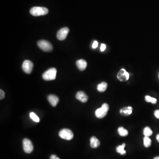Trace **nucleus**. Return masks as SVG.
Here are the masks:
<instances>
[{
    "mask_svg": "<svg viewBox=\"0 0 159 159\" xmlns=\"http://www.w3.org/2000/svg\"><path fill=\"white\" fill-rule=\"evenodd\" d=\"M133 110V108L131 106L124 107L121 109V110H120V113L121 115H122L124 116H127L131 115L132 113Z\"/></svg>",
    "mask_w": 159,
    "mask_h": 159,
    "instance_id": "12",
    "label": "nucleus"
},
{
    "mask_svg": "<svg viewBox=\"0 0 159 159\" xmlns=\"http://www.w3.org/2000/svg\"><path fill=\"white\" fill-rule=\"evenodd\" d=\"M23 147L24 151L27 153H31L34 148L32 141L27 139H25L23 140Z\"/></svg>",
    "mask_w": 159,
    "mask_h": 159,
    "instance_id": "6",
    "label": "nucleus"
},
{
    "mask_svg": "<svg viewBox=\"0 0 159 159\" xmlns=\"http://www.w3.org/2000/svg\"><path fill=\"white\" fill-rule=\"evenodd\" d=\"M98 42L96 41H95L93 42V44H92V48L94 49L98 47Z\"/></svg>",
    "mask_w": 159,
    "mask_h": 159,
    "instance_id": "23",
    "label": "nucleus"
},
{
    "mask_svg": "<svg viewBox=\"0 0 159 159\" xmlns=\"http://www.w3.org/2000/svg\"><path fill=\"white\" fill-rule=\"evenodd\" d=\"M57 69L54 68L48 69L43 73L42 77L44 80L47 81L54 80L56 79Z\"/></svg>",
    "mask_w": 159,
    "mask_h": 159,
    "instance_id": "3",
    "label": "nucleus"
},
{
    "mask_svg": "<svg viewBox=\"0 0 159 159\" xmlns=\"http://www.w3.org/2000/svg\"><path fill=\"white\" fill-rule=\"evenodd\" d=\"M108 87V84L105 82H103L100 83V84L97 85V89L100 92H105Z\"/></svg>",
    "mask_w": 159,
    "mask_h": 159,
    "instance_id": "16",
    "label": "nucleus"
},
{
    "mask_svg": "<svg viewBox=\"0 0 159 159\" xmlns=\"http://www.w3.org/2000/svg\"></svg>",
    "mask_w": 159,
    "mask_h": 159,
    "instance_id": "29",
    "label": "nucleus"
},
{
    "mask_svg": "<svg viewBox=\"0 0 159 159\" xmlns=\"http://www.w3.org/2000/svg\"><path fill=\"white\" fill-rule=\"evenodd\" d=\"M143 134L144 136H151L152 135V131L149 127H145L143 129Z\"/></svg>",
    "mask_w": 159,
    "mask_h": 159,
    "instance_id": "19",
    "label": "nucleus"
},
{
    "mask_svg": "<svg viewBox=\"0 0 159 159\" xmlns=\"http://www.w3.org/2000/svg\"><path fill=\"white\" fill-rule=\"evenodd\" d=\"M0 99L1 100H2V99H4V97H5V92H4V91L3 90L1 89L0 90Z\"/></svg>",
    "mask_w": 159,
    "mask_h": 159,
    "instance_id": "22",
    "label": "nucleus"
},
{
    "mask_svg": "<svg viewBox=\"0 0 159 159\" xmlns=\"http://www.w3.org/2000/svg\"><path fill=\"white\" fill-rule=\"evenodd\" d=\"M109 106L107 103H104L100 108L97 109L95 111L96 117L99 119H102L105 117L108 111Z\"/></svg>",
    "mask_w": 159,
    "mask_h": 159,
    "instance_id": "1",
    "label": "nucleus"
},
{
    "mask_svg": "<svg viewBox=\"0 0 159 159\" xmlns=\"http://www.w3.org/2000/svg\"><path fill=\"white\" fill-rule=\"evenodd\" d=\"M76 98L82 103H85L88 100V96L83 91L77 92L76 95Z\"/></svg>",
    "mask_w": 159,
    "mask_h": 159,
    "instance_id": "10",
    "label": "nucleus"
},
{
    "mask_svg": "<svg viewBox=\"0 0 159 159\" xmlns=\"http://www.w3.org/2000/svg\"><path fill=\"white\" fill-rule=\"evenodd\" d=\"M153 159H159V156H156Z\"/></svg>",
    "mask_w": 159,
    "mask_h": 159,
    "instance_id": "28",
    "label": "nucleus"
},
{
    "mask_svg": "<svg viewBox=\"0 0 159 159\" xmlns=\"http://www.w3.org/2000/svg\"><path fill=\"white\" fill-rule=\"evenodd\" d=\"M30 118L35 122L36 123H39L40 122V119L34 113L31 112L30 114Z\"/></svg>",
    "mask_w": 159,
    "mask_h": 159,
    "instance_id": "21",
    "label": "nucleus"
},
{
    "mask_svg": "<svg viewBox=\"0 0 159 159\" xmlns=\"http://www.w3.org/2000/svg\"><path fill=\"white\" fill-rule=\"evenodd\" d=\"M145 100L146 102L148 103H151L153 104H155L157 103V100L156 98L151 97L149 96H145Z\"/></svg>",
    "mask_w": 159,
    "mask_h": 159,
    "instance_id": "20",
    "label": "nucleus"
},
{
    "mask_svg": "<svg viewBox=\"0 0 159 159\" xmlns=\"http://www.w3.org/2000/svg\"><path fill=\"white\" fill-rule=\"evenodd\" d=\"M48 101L49 102V104L53 107H56L59 102V98L56 96L54 95H50L48 96Z\"/></svg>",
    "mask_w": 159,
    "mask_h": 159,
    "instance_id": "11",
    "label": "nucleus"
},
{
    "mask_svg": "<svg viewBox=\"0 0 159 159\" xmlns=\"http://www.w3.org/2000/svg\"><path fill=\"white\" fill-rule=\"evenodd\" d=\"M59 136L61 138L63 139L71 140L73 139V133L70 129H64L60 131Z\"/></svg>",
    "mask_w": 159,
    "mask_h": 159,
    "instance_id": "5",
    "label": "nucleus"
},
{
    "mask_svg": "<svg viewBox=\"0 0 159 159\" xmlns=\"http://www.w3.org/2000/svg\"><path fill=\"white\" fill-rule=\"evenodd\" d=\"M69 32V29L67 27L62 28L57 32V37L59 40H63L66 39Z\"/></svg>",
    "mask_w": 159,
    "mask_h": 159,
    "instance_id": "9",
    "label": "nucleus"
},
{
    "mask_svg": "<svg viewBox=\"0 0 159 159\" xmlns=\"http://www.w3.org/2000/svg\"><path fill=\"white\" fill-rule=\"evenodd\" d=\"M118 133L120 136L122 137H126L128 135L129 132L127 129L123 127H119L118 128Z\"/></svg>",
    "mask_w": 159,
    "mask_h": 159,
    "instance_id": "17",
    "label": "nucleus"
},
{
    "mask_svg": "<svg viewBox=\"0 0 159 159\" xmlns=\"http://www.w3.org/2000/svg\"><path fill=\"white\" fill-rule=\"evenodd\" d=\"M33 64L29 60H25L22 64V69L25 73L30 74L32 71Z\"/></svg>",
    "mask_w": 159,
    "mask_h": 159,
    "instance_id": "8",
    "label": "nucleus"
},
{
    "mask_svg": "<svg viewBox=\"0 0 159 159\" xmlns=\"http://www.w3.org/2000/svg\"><path fill=\"white\" fill-rule=\"evenodd\" d=\"M38 46L44 51L49 52L53 49L52 45L49 42L42 40L37 42Z\"/></svg>",
    "mask_w": 159,
    "mask_h": 159,
    "instance_id": "4",
    "label": "nucleus"
},
{
    "mask_svg": "<svg viewBox=\"0 0 159 159\" xmlns=\"http://www.w3.org/2000/svg\"><path fill=\"white\" fill-rule=\"evenodd\" d=\"M125 143H123L121 145H118L116 148L117 152L119 153L121 155H124L127 153V152L125 150Z\"/></svg>",
    "mask_w": 159,
    "mask_h": 159,
    "instance_id": "15",
    "label": "nucleus"
},
{
    "mask_svg": "<svg viewBox=\"0 0 159 159\" xmlns=\"http://www.w3.org/2000/svg\"><path fill=\"white\" fill-rule=\"evenodd\" d=\"M129 77V73L124 69H121L117 74V78L121 82L127 81Z\"/></svg>",
    "mask_w": 159,
    "mask_h": 159,
    "instance_id": "7",
    "label": "nucleus"
},
{
    "mask_svg": "<svg viewBox=\"0 0 159 159\" xmlns=\"http://www.w3.org/2000/svg\"><path fill=\"white\" fill-rule=\"evenodd\" d=\"M50 159H60L57 156L55 155H52L50 157Z\"/></svg>",
    "mask_w": 159,
    "mask_h": 159,
    "instance_id": "26",
    "label": "nucleus"
},
{
    "mask_svg": "<svg viewBox=\"0 0 159 159\" xmlns=\"http://www.w3.org/2000/svg\"><path fill=\"white\" fill-rule=\"evenodd\" d=\"M151 144L152 141L149 137L144 136V137L143 144L145 147L149 148L151 145Z\"/></svg>",
    "mask_w": 159,
    "mask_h": 159,
    "instance_id": "18",
    "label": "nucleus"
},
{
    "mask_svg": "<svg viewBox=\"0 0 159 159\" xmlns=\"http://www.w3.org/2000/svg\"><path fill=\"white\" fill-rule=\"evenodd\" d=\"M76 65L79 70L83 71L87 67V63L85 60H78L77 61Z\"/></svg>",
    "mask_w": 159,
    "mask_h": 159,
    "instance_id": "13",
    "label": "nucleus"
},
{
    "mask_svg": "<svg viewBox=\"0 0 159 159\" xmlns=\"http://www.w3.org/2000/svg\"><path fill=\"white\" fill-rule=\"evenodd\" d=\"M156 140L157 141L159 142V134H158L157 135H156Z\"/></svg>",
    "mask_w": 159,
    "mask_h": 159,
    "instance_id": "27",
    "label": "nucleus"
},
{
    "mask_svg": "<svg viewBox=\"0 0 159 159\" xmlns=\"http://www.w3.org/2000/svg\"><path fill=\"white\" fill-rule=\"evenodd\" d=\"M154 115L156 117L157 119H159V110H156V111H154Z\"/></svg>",
    "mask_w": 159,
    "mask_h": 159,
    "instance_id": "24",
    "label": "nucleus"
},
{
    "mask_svg": "<svg viewBox=\"0 0 159 159\" xmlns=\"http://www.w3.org/2000/svg\"><path fill=\"white\" fill-rule=\"evenodd\" d=\"M106 45L104 44H101V47H100V51H104L106 49Z\"/></svg>",
    "mask_w": 159,
    "mask_h": 159,
    "instance_id": "25",
    "label": "nucleus"
},
{
    "mask_svg": "<svg viewBox=\"0 0 159 159\" xmlns=\"http://www.w3.org/2000/svg\"><path fill=\"white\" fill-rule=\"evenodd\" d=\"M100 144V141L96 137H92L90 139V146L92 148H97L99 147Z\"/></svg>",
    "mask_w": 159,
    "mask_h": 159,
    "instance_id": "14",
    "label": "nucleus"
},
{
    "mask_svg": "<svg viewBox=\"0 0 159 159\" xmlns=\"http://www.w3.org/2000/svg\"><path fill=\"white\" fill-rule=\"evenodd\" d=\"M48 12V9L47 8L42 7H33L30 10V13L35 16L46 15Z\"/></svg>",
    "mask_w": 159,
    "mask_h": 159,
    "instance_id": "2",
    "label": "nucleus"
}]
</instances>
